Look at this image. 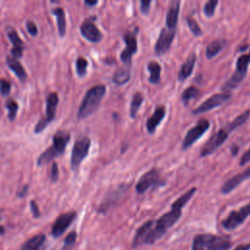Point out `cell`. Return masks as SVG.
Instances as JSON below:
<instances>
[{
    "label": "cell",
    "mask_w": 250,
    "mask_h": 250,
    "mask_svg": "<svg viewBox=\"0 0 250 250\" xmlns=\"http://www.w3.org/2000/svg\"><path fill=\"white\" fill-rule=\"evenodd\" d=\"M195 191V188L188 189L172 204L169 212L162 215L157 221H147L140 227L134 236L133 245L136 247L141 244H152L162 237L167 229L180 219L182 215V208L192 197Z\"/></svg>",
    "instance_id": "1"
},
{
    "label": "cell",
    "mask_w": 250,
    "mask_h": 250,
    "mask_svg": "<svg viewBox=\"0 0 250 250\" xmlns=\"http://www.w3.org/2000/svg\"><path fill=\"white\" fill-rule=\"evenodd\" d=\"M104 94L105 87L104 85H96L89 89L79 106L77 117L79 119H84L94 113L98 109Z\"/></svg>",
    "instance_id": "2"
},
{
    "label": "cell",
    "mask_w": 250,
    "mask_h": 250,
    "mask_svg": "<svg viewBox=\"0 0 250 250\" xmlns=\"http://www.w3.org/2000/svg\"><path fill=\"white\" fill-rule=\"evenodd\" d=\"M70 139V135L64 131H59L53 136V144L52 146L46 149L37 159V165L42 166L55 157L61 155L68 141Z\"/></svg>",
    "instance_id": "3"
},
{
    "label": "cell",
    "mask_w": 250,
    "mask_h": 250,
    "mask_svg": "<svg viewBox=\"0 0 250 250\" xmlns=\"http://www.w3.org/2000/svg\"><path fill=\"white\" fill-rule=\"evenodd\" d=\"M231 242L225 237L210 233L197 234L192 243V250H227Z\"/></svg>",
    "instance_id": "4"
},
{
    "label": "cell",
    "mask_w": 250,
    "mask_h": 250,
    "mask_svg": "<svg viewBox=\"0 0 250 250\" xmlns=\"http://www.w3.org/2000/svg\"><path fill=\"white\" fill-rule=\"evenodd\" d=\"M250 64V52L238 57L235 65V72L232 76L223 85L224 90H232L238 86L246 75L247 68Z\"/></svg>",
    "instance_id": "5"
},
{
    "label": "cell",
    "mask_w": 250,
    "mask_h": 250,
    "mask_svg": "<svg viewBox=\"0 0 250 250\" xmlns=\"http://www.w3.org/2000/svg\"><path fill=\"white\" fill-rule=\"evenodd\" d=\"M90 146H91V141L87 137H83L75 142L71 151V159H70V165L73 170H76L79 167L80 163L83 161V159L87 156Z\"/></svg>",
    "instance_id": "6"
},
{
    "label": "cell",
    "mask_w": 250,
    "mask_h": 250,
    "mask_svg": "<svg viewBox=\"0 0 250 250\" xmlns=\"http://www.w3.org/2000/svg\"><path fill=\"white\" fill-rule=\"evenodd\" d=\"M210 127V122L205 119V118H202L200 120H198L196 122V124L190 128L184 141H183V144H182V149H188L191 145H193L200 137H202V135L209 129Z\"/></svg>",
    "instance_id": "7"
},
{
    "label": "cell",
    "mask_w": 250,
    "mask_h": 250,
    "mask_svg": "<svg viewBox=\"0 0 250 250\" xmlns=\"http://www.w3.org/2000/svg\"><path fill=\"white\" fill-rule=\"evenodd\" d=\"M59 103V97L57 93H51L47 98L46 104V114L45 116L38 121L35 126V133H39L45 129V127L54 119L56 115V108Z\"/></svg>",
    "instance_id": "8"
},
{
    "label": "cell",
    "mask_w": 250,
    "mask_h": 250,
    "mask_svg": "<svg viewBox=\"0 0 250 250\" xmlns=\"http://www.w3.org/2000/svg\"><path fill=\"white\" fill-rule=\"evenodd\" d=\"M249 215H250V203L241 207L239 210L231 211L229 214V216L222 222V226L224 229L228 230L234 229L239 225H241Z\"/></svg>",
    "instance_id": "9"
},
{
    "label": "cell",
    "mask_w": 250,
    "mask_h": 250,
    "mask_svg": "<svg viewBox=\"0 0 250 250\" xmlns=\"http://www.w3.org/2000/svg\"><path fill=\"white\" fill-rule=\"evenodd\" d=\"M160 175L157 169L152 168L144 174L136 185V191L138 193H144L148 188L160 186Z\"/></svg>",
    "instance_id": "10"
},
{
    "label": "cell",
    "mask_w": 250,
    "mask_h": 250,
    "mask_svg": "<svg viewBox=\"0 0 250 250\" xmlns=\"http://www.w3.org/2000/svg\"><path fill=\"white\" fill-rule=\"evenodd\" d=\"M228 136H229V132L225 128L219 130L203 146V147L200 151V155L201 156H207L209 154H212L221 145H223L225 143Z\"/></svg>",
    "instance_id": "11"
},
{
    "label": "cell",
    "mask_w": 250,
    "mask_h": 250,
    "mask_svg": "<svg viewBox=\"0 0 250 250\" xmlns=\"http://www.w3.org/2000/svg\"><path fill=\"white\" fill-rule=\"evenodd\" d=\"M230 99V95L228 93H219L216 95L211 96L209 99H207L205 102H203L199 106H197L192 113L193 114H200L206 111L211 110L214 107H217L227 102L228 100Z\"/></svg>",
    "instance_id": "12"
},
{
    "label": "cell",
    "mask_w": 250,
    "mask_h": 250,
    "mask_svg": "<svg viewBox=\"0 0 250 250\" xmlns=\"http://www.w3.org/2000/svg\"><path fill=\"white\" fill-rule=\"evenodd\" d=\"M76 213L75 212H68L62 214L57 218L55 221L53 228H52V234L54 237H60L65 229L69 227V225L72 223V221L75 219Z\"/></svg>",
    "instance_id": "13"
},
{
    "label": "cell",
    "mask_w": 250,
    "mask_h": 250,
    "mask_svg": "<svg viewBox=\"0 0 250 250\" xmlns=\"http://www.w3.org/2000/svg\"><path fill=\"white\" fill-rule=\"evenodd\" d=\"M174 37H175L174 30H171L168 28H163L160 31V34H159L158 39L155 44V48H154L155 53L157 55H163L164 53H166L169 50Z\"/></svg>",
    "instance_id": "14"
},
{
    "label": "cell",
    "mask_w": 250,
    "mask_h": 250,
    "mask_svg": "<svg viewBox=\"0 0 250 250\" xmlns=\"http://www.w3.org/2000/svg\"><path fill=\"white\" fill-rule=\"evenodd\" d=\"M80 31H81V34L88 41L93 42V43L100 42L103 37V34L99 30V28L95 25V23L90 19L83 21V23L80 26Z\"/></svg>",
    "instance_id": "15"
},
{
    "label": "cell",
    "mask_w": 250,
    "mask_h": 250,
    "mask_svg": "<svg viewBox=\"0 0 250 250\" xmlns=\"http://www.w3.org/2000/svg\"><path fill=\"white\" fill-rule=\"evenodd\" d=\"M124 41H125V49L120 54V59L123 62L128 63L131 62L132 56L137 52V39L135 33L127 32L124 34Z\"/></svg>",
    "instance_id": "16"
},
{
    "label": "cell",
    "mask_w": 250,
    "mask_h": 250,
    "mask_svg": "<svg viewBox=\"0 0 250 250\" xmlns=\"http://www.w3.org/2000/svg\"><path fill=\"white\" fill-rule=\"evenodd\" d=\"M250 178V167L244 170L243 172L236 174L235 176L229 179L221 188V192L224 194H228L230 191H232L238 185H240L242 182H244L246 179Z\"/></svg>",
    "instance_id": "17"
},
{
    "label": "cell",
    "mask_w": 250,
    "mask_h": 250,
    "mask_svg": "<svg viewBox=\"0 0 250 250\" xmlns=\"http://www.w3.org/2000/svg\"><path fill=\"white\" fill-rule=\"evenodd\" d=\"M165 116V106L164 105H157L154 109L152 115H150L146 120V129L147 131L152 134L160 122L163 120Z\"/></svg>",
    "instance_id": "18"
},
{
    "label": "cell",
    "mask_w": 250,
    "mask_h": 250,
    "mask_svg": "<svg viewBox=\"0 0 250 250\" xmlns=\"http://www.w3.org/2000/svg\"><path fill=\"white\" fill-rule=\"evenodd\" d=\"M180 12V1H172L169 5V9L167 11L166 16V25L168 29L174 30L177 26L178 17Z\"/></svg>",
    "instance_id": "19"
},
{
    "label": "cell",
    "mask_w": 250,
    "mask_h": 250,
    "mask_svg": "<svg viewBox=\"0 0 250 250\" xmlns=\"http://www.w3.org/2000/svg\"><path fill=\"white\" fill-rule=\"evenodd\" d=\"M7 35L9 37L10 41L13 44V49L11 51V53L13 55V58H15V59L21 58V54H22L23 43H22L21 39L20 38L18 32L13 28H9L8 31H7Z\"/></svg>",
    "instance_id": "20"
},
{
    "label": "cell",
    "mask_w": 250,
    "mask_h": 250,
    "mask_svg": "<svg viewBox=\"0 0 250 250\" xmlns=\"http://www.w3.org/2000/svg\"><path fill=\"white\" fill-rule=\"evenodd\" d=\"M127 188L120 186L118 187L116 189H112L109 193L106 194V196L104 197L103 203L101 204V211L105 212V210H107L114 202H116L118 200V198L120 197V195H122L125 191H126Z\"/></svg>",
    "instance_id": "21"
},
{
    "label": "cell",
    "mask_w": 250,
    "mask_h": 250,
    "mask_svg": "<svg viewBox=\"0 0 250 250\" xmlns=\"http://www.w3.org/2000/svg\"><path fill=\"white\" fill-rule=\"evenodd\" d=\"M195 62H196V56L194 53H192L188 57V59L180 68V71L178 73V78L180 81L186 80L192 73V70L195 65Z\"/></svg>",
    "instance_id": "22"
},
{
    "label": "cell",
    "mask_w": 250,
    "mask_h": 250,
    "mask_svg": "<svg viewBox=\"0 0 250 250\" xmlns=\"http://www.w3.org/2000/svg\"><path fill=\"white\" fill-rule=\"evenodd\" d=\"M45 239L46 236L44 234H37L28 239L25 243H23L21 250H41Z\"/></svg>",
    "instance_id": "23"
},
{
    "label": "cell",
    "mask_w": 250,
    "mask_h": 250,
    "mask_svg": "<svg viewBox=\"0 0 250 250\" xmlns=\"http://www.w3.org/2000/svg\"><path fill=\"white\" fill-rule=\"evenodd\" d=\"M6 62H7L8 66L14 71V73L21 80H24L26 78V72H25L23 66L21 64V62L17 59H15L13 57H7Z\"/></svg>",
    "instance_id": "24"
},
{
    "label": "cell",
    "mask_w": 250,
    "mask_h": 250,
    "mask_svg": "<svg viewBox=\"0 0 250 250\" xmlns=\"http://www.w3.org/2000/svg\"><path fill=\"white\" fill-rule=\"evenodd\" d=\"M147 69L149 71V82L155 85L158 84L160 82V64L155 61H151L147 63Z\"/></svg>",
    "instance_id": "25"
},
{
    "label": "cell",
    "mask_w": 250,
    "mask_h": 250,
    "mask_svg": "<svg viewBox=\"0 0 250 250\" xmlns=\"http://www.w3.org/2000/svg\"><path fill=\"white\" fill-rule=\"evenodd\" d=\"M53 14L56 16V19H57L59 34H60V36H63L65 34V28H66L64 11H63V9L59 7V8H56L53 10Z\"/></svg>",
    "instance_id": "26"
},
{
    "label": "cell",
    "mask_w": 250,
    "mask_h": 250,
    "mask_svg": "<svg viewBox=\"0 0 250 250\" xmlns=\"http://www.w3.org/2000/svg\"><path fill=\"white\" fill-rule=\"evenodd\" d=\"M129 79H130V70L127 67L118 68L112 77V81L117 85H123L127 83Z\"/></svg>",
    "instance_id": "27"
},
{
    "label": "cell",
    "mask_w": 250,
    "mask_h": 250,
    "mask_svg": "<svg viewBox=\"0 0 250 250\" xmlns=\"http://www.w3.org/2000/svg\"><path fill=\"white\" fill-rule=\"evenodd\" d=\"M249 116H250V110H246V111L242 112L241 114H239L238 116H236L230 123H229V124L225 127V129L229 133L230 131L236 129L237 127H239V126H241L243 123H245V122L248 120Z\"/></svg>",
    "instance_id": "28"
},
{
    "label": "cell",
    "mask_w": 250,
    "mask_h": 250,
    "mask_svg": "<svg viewBox=\"0 0 250 250\" xmlns=\"http://www.w3.org/2000/svg\"><path fill=\"white\" fill-rule=\"evenodd\" d=\"M144 102V96L141 92H137L134 94L133 96V99H132V102H131V104H130V116L132 118H135L137 113H138V110L141 106V104H143Z\"/></svg>",
    "instance_id": "29"
},
{
    "label": "cell",
    "mask_w": 250,
    "mask_h": 250,
    "mask_svg": "<svg viewBox=\"0 0 250 250\" xmlns=\"http://www.w3.org/2000/svg\"><path fill=\"white\" fill-rule=\"evenodd\" d=\"M223 47H224V43L221 40H216L211 42L206 48V57L208 59L214 58L216 55H218L221 52Z\"/></svg>",
    "instance_id": "30"
},
{
    "label": "cell",
    "mask_w": 250,
    "mask_h": 250,
    "mask_svg": "<svg viewBox=\"0 0 250 250\" xmlns=\"http://www.w3.org/2000/svg\"><path fill=\"white\" fill-rule=\"evenodd\" d=\"M198 94H199V91H198V89H197L196 87H194V86H189V87H188V88L183 92L182 97H181L182 102H183L185 104H187L191 99L196 98V97L198 96Z\"/></svg>",
    "instance_id": "31"
},
{
    "label": "cell",
    "mask_w": 250,
    "mask_h": 250,
    "mask_svg": "<svg viewBox=\"0 0 250 250\" xmlns=\"http://www.w3.org/2000/svg\"><path fill=\"white\" fill-rule=\"evenodd\" d=\"M6 106L9 109V113H8L9 119L10 120H14L16 118V115H17V112H18V108H19L18 104L15 101L10 99V100H7Z\"/></svg>",
    "instance_id": "32"
},
{
    "label": "cell",
    "mask_w": 250,
    "mask_h": 250,
    "mask_svg": "<svg viewBox=\"0 0 250 250\" xmlns=\"http://www.w3.org/2000/svg\"><path fill=\"white\" fill-rule=\"evenodd\" d=\"M88 62L84 58L80 57L76 60V71L79 76H84L86 74V69H87Z\"/></svg>",
    "instance_id": "33"
},
{
    "label": "cell",
    "mask_w": 250,
    "mask_h": 250,
    "mask_svg": "<svg viewBox=\"0 0 250 250\" xmlns=\"http://www.w3.org/2000/svg\"><path fill=\"white\" fill-rule=\"evenodd\" d=\"M76 236H77V234L75 231H71L70 233H68L67 236L63 240V246H62V250H70L72 248L73 244L75 243Z\"/></svg>",
    "instance_id": "34"
},
{
    "label": "cell",
    "mask_w": 250,
    "mask_h": 250,
    "mask_svg": "<svg viewBox=\"0 0 250 250\" xmlns=\"http://www.w3.org/2000/svg\"><path fill=\"white\" fill-rule=\"evenodd\" d=\"M218 5V1L217 0H210L208 2L205 3L204 5V14L207 16V17H212L215 13V10H216V7Z\"/></svg>",
    "instance_id": "35"
},
{
    "label": "cell",
    "mask_w": 250,
    "mask_h": 250,
    "mask_svg": "<svg viewBox=\"0 0 250 250\" xmlns=\"http://www.w3.org/2000/svg\"><path fill=\"white\" fill-rule=\"evenodd\" d=\"M187 22H188V25L190 29V31L193 33V35L195 36H199L202 34V31H201V28L199 27V25L197 24V22L190 17H188L187 18Z\"/></svg>",
    "instance_id": "36"
},
{
    "label": "cell",
    "mask_w": 250,
    "mask_h": 250,
    "mask_svg": "<svg viewBox=\"0 0 250 250\" xmlns=\"http://www.w3.org/2000/svg\"><path fill=\"white\" fill-rule=\"evenodd\" d=\"M0 91H1L3 96L8 95L10 93V91H11V84H10V82L5 80V79H1L0 80Z\"/></svg>",
    "instance_id": "37"
},
{
    "label": "cell",
    "mask_w": 250,
    "mask_h": 250,
    "mask_svg": "<svg viewBox=\"0 0 250 250\" xmlns=\"http://www.w3.org/2000/svg\"><path fill=\"white\" fill-rule=\"evenodd\" d=\"M150 4H151L150 1H145V0L141 1V11L143 14H145V15L148 14L149 9H150Z\"/></svg>",
    "instance_id": "38"
},
{
    "label": "cell",
    "mask_w": 250,
    "mask_h": 250,
    "mask_svg": "<svg viewBox=\"0 0 250 250\" xmlns=\"http://www.w3.org/2000/svg\"><path fill=\"white\" fill-rule=\"evenodd\" d=\"M26 28H27L28 32H29L31 35L35 36V35L37 34V26L35 25V23H34L33 21H28L26 22Z\"/></svg>",
    "instance_id": "39"
},
{
    "label": "cell",
    "mask_w": 250,
    "mask_h": 250,
    "mask_svg": "<svg viewBox=\"0 0 250 250\" xmlns=\"http://www.w3.org/2000/svg\"><path fill=\"white\" fill-rule=\"evenodd\" d=\"M59 176V169H58V164L55 162L52 165V172H51V179L53 182L57 181Z\"/></svg>",
    "instance_id": "40"
},
{
    "label": "cell",
    "mask_w": 250,
    "mask_h": 250,
    "mask_svg": "<svg viewBox=\"0 0 250 250\" xmlns=\"http://www.w3.org/2000/svg\"><path fill=\"white\" fill-rule=\"evenodd\" d=\"M250 161V147H249V149L247 150V151H245L244 153H243V155L241 156V158H240V165L241 166H243V165H245L247 162H249Z\"/></svg>",
    "instance_id": "41"
},
{
    "label": "cell",
    "mask_w": 250,
    "mask_h": 250,
    "mask_svg": "<svg viewBox=\"0 0 250 250\" xmlns=\"http://www.w3.org/2000/svg\"><path fill=\"white\" fill-rule=\"evenodd\" d=\"M30 208H31V212H32V214H33V216H34L35 218H37V217L40 216L39 209H38V207H37V205H36V203H35L34 201H31V202H30Z\"/></svg>",
    "instance_id": "42"
},
{
    "label": "cell",
    "mask_w": 250,
    "mask_h": 250,
    "mask_svg": "<svg viewBox=\"0 0 250 250\" xmlns=\"http://www.w3.org/2000/svg\"><path fill=\"white\" fill-rule=\"evenodd\" d=\"M233 250H250V243L238 245V246H236Z\"/></svg>",
    "instance_id": "43"
},
{
    "label": "cell",
    "mask_w": 250,
    "mask_h": 250,
    "mask_svg": "<svg viewBox=\"0 0 250 250\" xmlns=\"http://www.w3.org/2000/svg\"><path fill=\"white\" fill-rule=\"evenodd\" d=\"M97 3H98L97 1H88V0H86V1H85V4L90 5V6H94V5H96Z\"/></svg>",
    "instance_id": "44"
},
{
    "label": "cell",
    "mask_w": 250,
    "mask_h": 250,
    "mask_svg": "<svg viewBox=\"0 0 250 250\" xmlns=\"http://www.w3.org/2000/svg\"><path fill=\"white\" fill-rule=\"evenodd\" d=\"M233 149H232V153L233 154H236L237 153V151H238V147L237 146H233V147H232Z\"/></svg>",
    "instance_id": "45"
},
{
    "label": "cell",
    "mask_w": 250,
    "mask_h": 250,
    "mask_svg": "<svg viewBox=\"0 0 250 250\" xmlns=\"http://www.w3.org/2000/svg\"><path fill=\"white\" fill-rule=\"evenodd\" d=\"M4 232H5V229H4V228L0 225V235L4 234Z\"/></svg>",
    "instance_id": "46"
}]
</instances>
